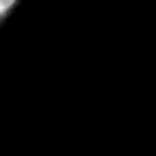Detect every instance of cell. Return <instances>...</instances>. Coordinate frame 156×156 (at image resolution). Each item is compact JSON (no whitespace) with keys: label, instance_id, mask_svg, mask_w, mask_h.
<instances>
[{"label":"cell","instance_id":"6da1fadb","mask_svg":"<svg viewBox=\"0 0 156 156\" xmlns=\"http://www.w3.org/2000/svg\"><path fill=\"white\" fill-rule=\"evenodd\" d=\"M11 5V0H0V11H2V9H7Z\"/></svg>","mask_w":156,"mask_h":156}]
</instances>
